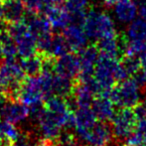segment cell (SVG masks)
I'll use <instances>...</instances> for the list:
<instances>
[{"mask_svg": "<svg viewBox=\"0 0 146 146\" xmlns=\"http://www.w3.org/2000/svg\"><path fill=\"white\" fill-rule=\"evenodd\" d=\"M119 67L117 58L100 54L96 64L94 78L100 88V94H108L115 84V73Z\"/></svg>", "mask_w": 146, "mask_h": 146, "instance_id": "cell-4", "label": "cell"}, {"mask_svg": "<svg viewBox=\"0 0 146 146\" xmlns=\"http://www.w3.org/2000/svg\"><path fill=\"white\" fill-rule=\"evenodd\" d=\"M2 19L6 24L23 21L26 13L25 3L22 0H2Z\"/></svg>", "mask_w": 146, "mask_h": 146, "instance_id": "cell-16", "label": "cell"}, {"mask_svg": "<svg viewBox=\"0 0 146 146\" xmlns=\"http://www.w3.org/2000/svg\"><path fill=\"white\" fill-rule=\"evenodd\" d=\"M126 36L130 40L146 42V20L141 17L139 19L132 20L126 30Z\"/></svg>", "mask_w": 146, "mask_h": 146, "instance_id": "cell-21", "label": "cell"}, {"mask_svg": "<svg viewBox=\"0 0 146 146\" xmlns=\"http://www.w3.org/2000/svg\"><path fill=\"white\" fill-rule=\"evenodd\" d=\"M9 100H10L9 96H7V94H4V92H0V111H1V110L4 108V106L7 104V102Z\"/></svg>", "mask_w": 146, "mask_h": 146, "instance_id": "cell-28", "label": "cell"}, {"mask_svg": "<svg viewBox=\"0 0 146 146\" xmlns=\"http://www.w3.org/2000/svg\"><path fill=\"white\" fill-rule=\"evenodd\" d=\"M43 13L51 23V26L56 29H64L69 24H71V14L66 8L56 4H47Z\"/></svg>", "mask_w": 146, "mask_h": 146, "instance_id": "cell-14", "label": "cell"}, {"mask_svg": "<svg viewBox=\"0 0 146 146\" xmlns=\"http://www.w3.org/2000/svg\"><path fill=\"white\" fill-rule=\"evenodd\" d=\"M53 72L68 79H77L80 73V59L77 53L69 52L56 58L53 66Z\"/></svg>", "mask_w": 146, "mask_h": 146, "instance_id": "cell-9", "label": "cell"}, {"mask_svg": "<svg viewBox=\"0 0 146 146\" xmlns=\"http://www.w3.org/2000/svg\"><path fill=\"white\" fill-rule=\"evenodd\" d=\"M98 49L100 51V54L108 55L110 57L117 58L119 55H121L120 45L118 41V34L115 37H108V38L98 39L96 43Z\"/></svg>", "mask_w": 146, "mask_h": 146, "instance_id": "cell-20", "label": "cell"}, {"mask_svg": "<svg viewBox=\"0 0 146 146\" xmlns=\"http://www.w3.org/2000/svg\"><path fill=\"white\" fill-rule=\"evenodd\" d=\"M67 0H49V2H51L52 4H56V5H62V4L66 3Z\"/></svg>", "mask_w": 146, "mask_h": 146, "instance_id": "cell-32", "label": "cell"}, {"mask_svg": "<svg viewBox=\"0 0 146 146\" xmlns=\"http://www.w3.org/2000/svg\"><path fill=\"white\" fill-rule=\"evenodd\" d=\"M136 121L132 108H120L111 118L112 133L116 138L126 139L134 130Z\"/></svg>", "mask_w": 146, "mask_h": 146, "instance_id": "cell-7", "label": "cell"}, {"mask_svg": "<svg viewBox=\"0 0 146 146\" xmlns=\"http://www.w3.org/2000/svg\"><path fill=\"white\" fill-rule=\"evenodd\" d=\"M39 1H41L42 3H44V4H46V5H47V3L49 2V0H39Z\"/></svg>", "mask_w": 146, "mask_h": 146, "instance_id": "cell-33", "label": "cell"}, {"mask_svg": "<svg viewBox=\"0 0 146 146\" xmlns=\"http://www.w3.org/2000/svg\"><path fill=\"white\" fill-rule=\"evenodd\" d=\"M0 146H5V145H0Z\"/></svg>", "mask_w": 146, "mask_h": 146, "instance_id": "cell-35", "label": "cell"}, {"mask_svg": "<svg viewBox=\"0 0 146 146\" xmlns=\"http://www.w3.org/2000/svg\"><path fill=\"white\" fill-rule=\"evenodd\" d=\"M1 1H2V0H1Z\"/></svg>", "mask_w": 146, "mask_h": 146, "instance_id": "cell-37", "label": "cell"}, {"mask_svg": "<svg viewBox=\"0 0 146 146\" xmlns=\"http://www.w3.org/2000/svg\"><path fill=\"white\" fill-rule=\"evenodd\" d=\"M69 51H71L70 50L69 44H68L65 37L63 36V34L53 35L49 54L52 57L58 58V57H61L63 55L69 53Z\"/></svg>", "mask_w": 146, "mask_h": 146, "instance_id": "cell-22", "label": "cell"}, {"mask_svg": "<svg viewBox=\"0 0 146 146\" xmlns=\"http://www.w3.org/2000/svg\"><path fill=\"white\" fill-rule=\"evenodd\" d=\"M138 13L141 18H143V19L146 20V1H143L139 4Z\"/></svg>", "mask_w": 146, "mask_h": 146, "instance_id": "cell-29", "label": "cell"}, {"mask_svg": "<svg viewBox=\"0 0 146 146\" xmlns=\"http://www.w3.org/2000/svg\"><path fill=\"white\" fill-rule=\"evenodd\" d=\"M98 121L92 108H77L74 113V127L76 136L79 141H83L88 131L92 128Z\"/></svg>", "mask_w": 146, "mask_h": 146, "instance_id": "cell-10", "label": "cell"}, {"mask_svg": "<svg viewBox=\"0 0 146 146\" xmlns=\"http://www.w3.org/2000/svg\"><path fill=\"white\" fill-rule=\"evenodd\" d=\"M137 13L136 4L133 0H120L115 4L116 18L122 23H130Z\"/></svg>", "mask_w": 146, "mask_h": 146, "instance_id": "cell-18", "label": "cell"}, {"mask_svg": "<svg viewBox=\"0 0 146 146\" xmlns=\"http://www.w3.org/2000/svg\"><path fill=\"white\" fill-rule=\"evenodd\" d=\"M46 98V94L44 92L39 76L26 78L22 83L16 96V100H20L28 108L43 104V102Z\"/></svg>", "mask_w": 146, "mask_h": 146, "instance_id": "cell-6", "label": "cell"}, {"mask_svg": "<svg viewBox=\"0 0 146 146\" xmlns=\"http://www.w3.org/2000/svg\"><path fill=\"white\" fill-rule=\"evenodd\" d=\"M132 77V79L135 81V83L141 88H146V69L141 67Z\"/></svg>", "mask_w": 146, "mask_h": 146, "instance_id": "cell-26", "label": "cell"}, {"mask_svg": "<svg viewBox=\"0 0 146 146\" xmlns=\"http://www.w3.org/2000/svg\"><path fill=\"white\" fill-rule=\"evenodd\" d=\"M118 1H120V0H104V4L108 8H110V7H112V6L115 5Z\"/></svg>", "mask_w": 146, "mask_h": 146, "instance_id": "cell-31", "label": "cell"}, {"mask_svg": "<svg viewBox=\"0 0 146 146\" xmlns=\"http://www.w3.org/2000/svg\"><path fill=\"white\" fill-rule=\"evenodd\" d=\"M90 108H92L96 118L100 121H104V122L111 120V118L115 113L114 104L110 100L108 94H98V96H96Z\"/></svg>", "mask_w": 146, "mask_h": 146, "instance_id": "cell-15", "label": "cell"}, {"mask_svg": "<svg viewBox=\"0 0 146 146\" xmlns=\"http://www.w3.org/2000/svg\"><path fill=\"white\" fill-rule=\"evenodd\" d=\"M143 106H144L145 108H146V94H145V98H144V102H143Z\"/></svg>", "mask_w": 146, "mask_h": 146, "instance_id": "cell-34", "label": "cell"}, {"mask_svg": "<svg viewBox=\"0 0 146 146\" xmlns=\"http://www.w3.org/2000/svg\"><path fill=\"white\" fill-rule=\"evenodd\" d=\"M25 79V73L15 58L5 59L0 62V92L10 98H16L18 90Z\"/></svg>", "mask_w": 146, "mask_h": 146, "instance_id": "cell-3", "label": "cell"}, {"mask_svg": "<svg viewBox=\"0 0 146 146\" xmlns=\"http://www.w3.org/2000/svg\"><path fill=\"white\" fill-rule=\"evenodd\" d=\"M82 26L88 38L94 40L117 36L111 17L104 12H98L90 9L86 13Z\"/></svg>", "mask_w": 146, "mask_h": 146, "instance_id": "cell-2", "label": "cell"}, {"mask_svg": "<svg viewBox=\"0 0 146 146\" xmlns=\"http://www.w3.org/2000/svg\"><path fill=\"white\" fill-rule=\"evenodd\" d=\"M78 54L80 59V73L77 79L80 82H86L94 78L100 51L96 43H92L90 45H87Z\"/></svg>", "mask_w": 146, "mask_h": 146, "instance_id": "cell-8", "label": "cell"}, {"mask_svg": "<svg viewBox=\"0 0 146 146\" xmlns=\"http://www.w3.org/2000/svg\"><path fill=\"white\" fill-rule=\"evenodd\" d=\"M30 115V110L27 106L22 104L20 100H8L7 104L0 111V117L4 121L13 124H19L26 120Z\"/></svg>", "mask_w": 146, "mask_h": 146, "instance_id": "cell-12", "label": "cell"}, {"mask_svg": "<svg viewBox=\"0 0 146 146\" xmlns=\"http://www.w3.org/2000/svg\"><path fill=\"white\" fill-rule=\"evenodd\" d=\"M139 60H140V63H141V67L146 69V46L145 49L140 55H139Z\"/></svg>", "mask_w": 146, "mask_h": 146, "instance_id": "cell-30", "label": "cell"}, {"mask_svg": "<svg viewBox=\"0 0 146 146\" xmlns=\"http://www.w3.org/2000/svg\"><path fill=\"white\" fill-rule=\"evenodd\" d=\"M88 5V0H67L66 1V9L70 13L85 11Z\"/></svg>", "mask_w": 146, "mask_h": 146, "instance_id": "cell-24", "label": "cell"}, {"mask_svg": "<svg viewBox=\"0 0 146 146\" xmlns=\"http://www.w3.org/2000/svg\"><path fill=\"white\" fill-rule=\"evenodd\" d=\"M132 110L134 112V115L136 117V119H141L146 117V108L143 104H137L134 108H132Z\"/></svg>", "mask_w": 146, "mask_h": 146, "instance_id": "cell-27", "label": "cell"}, {"mask_svg": "<svg viewBox=\"0 0 146 146\" xmlns=\"http://www.w3.org/2000/svg\"><path fill=\"white\" fill-rule=\"evenodd\" d=\"M42 138L47 141L58 139L63 129L74 127V113L65 98L52 96L46 98L43 108L34 118Z\"/></svg>", "mask_w": 146, "mask_h": 146, "instance_id": "cell-1", "label": "cell"}, {"mask_svg": "<svg viewBox=\"0 0 146 146\" xmlns=\"http://www.w3.org/2000/svg\"><path fill=\"white\" fill-rule=\"evenodd\" d=\"M119 62L128 76H133L141 68L140 60L135 56H121Z\"/></svg>", "mask_w": 146, "mask_h": 146, "instance_id": "cell-23", "label": "cell"}, {"mask_svg": "<svg viewBox=\"0 0 146 146\" xmlns=\"http://www.w3.org/2000/svg\"><path fill=\"white\" fill-rule=\"evenodd\" d=\"M20 66L25 73L26 77H35L38 76L44 68V56L39 52L29 57L21 58Z\"/></svg>", "mask_w": 146, "mask_h": 146, "instance_id": "cell-17", "label": "cell"}, {"mask_svg": "<svg viewBox=\"0 0 146 146\" xmlns=\"http://www.w3.org/2000/svg\"><path fill=\"white\" fill-rule=\"evenodd\" d=\"M63 36L69 44L70 50L74 53H79L83 48L87 46L88 37L83 28L78 24H69L64 28Z\"/></svg>", "mask_w": 146, "mask_h": 146, "instance_id": "cell-13", "label": "cell"}, {"mask_svg": "<svg viewBox=\"0 0 146 146\" xmlns=\"http://www.w3.org/2000/svg\"><path fill=\"white\" fill-rule=\"evenodd\" d=\"M133 132H135L140 137V139L143 142V145H144L146 142V117L138 119L136 121V124H135V128L133 130Z\"/></svg>", "mask_w": 146, "mask_h": 146, "instance_id": "cell-25", "label": "cell"}, {"mask_svg": "<svg viewBox=\"0 0 146 146\" xmlns=\"http://www.w3.org/2000/svg\"><path fill=\"white\" fill-rule=\"evenodd\" d=\"M140 88L134 80L127 78L119 82L118 85L113 86L108 96L114 106L120 108H132L140 102Z\"/></svg>", "mask_w": 146, "mask_h": 146, "instance_id": "cell-5", "label": "cell"}, {"mask_svg": "<svg viewBox=\"0 0 146 146\" xmlns=\"http://www.w3.org/2000/svg\"><path fill=\"white\" fill-rule=\"evenodd\" d=\"M111 127L104 121H96L92 128L88 131L82 143L87 146H106L112 138Z\"/></svg>", "mask_w": 146, "mask_h": 146, "instance_id": "cell-11", "label": "cell"}, {"mask_svg": "<svg viewBox=\"0 0 146 146\" xmlns=\"http://www.w3.org/2000/svg\"><path fill=\"white\" fill-rule=\"evenodd\" d=\"M74 86L75 85L73 83V80L54 73L52 84V96H61L65 98H68L73 94Z\"/></svg>", "mask_w": 146, "mask_h": 146, "instance_id": "cell-19", "label": "cell"}, {"mask_svg": "<svg viewBox=\"0 0 146 146\" xmlns=\"http://www.w3.org/2000/svg\"><path fill=\"white\" fill-rule=\"evenodd\" d=\"M144 145H145V146H146V142H145V144H144Z\"/></svg>", "mask_w": 146, "mask_h": 146, "instance_id": "cell-36", "label": "cell"}]
</instances>
